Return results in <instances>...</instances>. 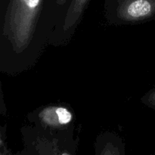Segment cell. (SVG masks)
I'll return each mask as SVG.
<instances>
[{"label": "cell", "mask_w": 155, "mask_h": 155, "mask_svg": "<svg viewBox=\"0 0 155 155\" xmlns=\"http://www.w3.org/2000/svg\"><path fill=\"white\" fill-rule=\"evenodd\" d=\"M42 0H11L5 15L4 34L17 51L28 46L33 37Z\"/></svg>", "instance_id": "6da1fadb"}, {"label": "cell", "mask_w": 155, "mask_h": 155, "mask_svg": "<svg viewBox=\"0 0 155 155\" xmlns=\"http://www.w3.org/2000/svg\"><path fill=\"white\" fill-rule=\"evenodd\" d=\"M119 13L129 21L153 18L155 16V0H124Z\"/></svg>", "instance_id": "7a4b0ae2"}, {"label": "cell", "mask_w": 155, "mask_h": 155, "mask_svg": "<svg viewBox=\"0 0 155 155\" xmlns=\"http://www.w3.org/2000/svg\"><path fill=\"white\" fill-rule=\"evenodd\" d=\"M39 117L45 125L59 127L70 124L72 120V114L64 107H48L40 114Z\"/></svg>", "instance_id": "3957f363"}, {"label": "cell", "mask_w": 155, "mask_h": 155, "mask_svg": "<svg viewBox=\"0 0 155 155\" xmlns=\"http://www.w3.org/2000/svg\"><path fill=\"white\" fill-rule=\"evenodd\" d=\"M89 0H73L64 19V30L71 28L77 23Z\"/></svg>", "instance_id": "277c9868"}, {"label": "cell", "mask_w": 155, "mask_h": 155, "mask_svg": "<svg viewBox=\"0 0 155 155\" xmlns=\"http://www.w3.org/2000/svg\"><path fill=\"white\" fill-rule=\"evenodd\" d=\"M145 102L148 106L155 109V88L147 95Z\"/></svg>", "instance_id": "5b68a950"}, {"label": "cell", "mask_w": 155, "mask_h": 155, "mask_svg": "<svg viewBox=\"0 0 155 155\" xmlns=\"http://www.w3.org/2000/svg\"><path fill=\"white\" fill-rule=\"evenodd\" d=\"M57 2H58V4L63 5L64 3L66 2V0H57Z\"/></svg>", "instance_id": "8992f818"}]
</instances>
